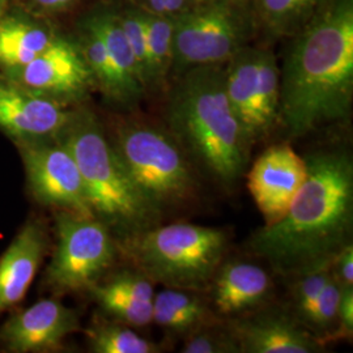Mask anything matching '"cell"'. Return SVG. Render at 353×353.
Instances as JSON below:
<instances>
[{
	"label": "cell",
	"instance_id": "1",
	"mask_svg": "<svg viewBox=\"0 0 353 353\" xmlns=\"http://www.w3.org/2000/svg\"><path fill=\"white\" fill-rule=\"evenodd\" d=\"M279 67V126L290 139L347 121L353 101V0H330L288 38Z\"/></svg>",
	"mask_w": 353,
	"mask_h": 353
},
{
	"label": "cell",
	"instance_id": "2",
	"mask_svg": "<svg viewBox=\"0 0 353 353\" xmlns=\"http://www.w3.org/2000/svg\"><path fill=\"white\" fill-rule=\"evenodd\" d=\"M307 176L285 214L256 229L246 242L280 276L293 278L332 261L351 243L353 164L348 152L321 150L306 157Z\"/></svg>",
	"mask_w": 353,
	"mask_h": 353
},
{
	"label": "cell",
	"instance_id": "3",
	"mask_svg": "<svg viewBox=\"0 0 353 353\" xmlns=\"http://www.w3.org/2000/svg\"><path fill=\"white\" fill-rule=\"evenodd\" d=\"M165 92L166 130L194 166L233 189L248 170L252 143L228 100L224 64L190 68Z\"/></svg>",
	"mask_w": 353,
	"mask_h": 353
},
{
	"label": "cell",
	"instance_id": "4",
	"mask_svg": "<svg viewBox=\"0 0 353 353\" xmlns=\"http://www.w3.org/2000/svg\"><path fill=\"white\" fill-rule=\"evenodd\" d=\"M57 139L72 153L92 212L118 245L160 224L161 217L137 189L101 119L85 103L71 109Z\"/></svg>",
	"mask_w": 353,
	"mask_h": 353
},
{
	"label": "cell",
	"instance_id": "5",
	"mask_svg": "<svg viewBox=\"0 0 353 353\" xmlns=\"http://www.w3.org/2000/svg\"><path fill=\"white\" fill-rule=\"evenodd\" d=\"M109 138L141 196L161 219L196 199L194 165L168 130L122 118Z\"/></svg>",
	"mask_w": 353,
	"mask_h": 353
},
{
	"label": "cell",
	"instance_id": "6",
	"mask_svg": "<svg viewBox=\"0 0 353 353\" xmlns=\"http://www.w3.org/2000/svg\"><path fill=\"white\" fill-rule=\"evenodd\" d=\"M227 248L224 230L190 223L159 224L118 245L153 284L194 292L210 288Z\"/></svg>",
	"mask_w": 353,
	"mask_h": 353
},
{
	"label": "cell",
	"instance_id": "7",
	"mask_svg": "<svg viewBox=\"0 0 353 353\" xmlns=\"http://www.w3.org/2000/svg\"><path fill=\"white\" fill-rule=\"evenodd\" d=\"M258 33L252 0L195 4L173 17L170 80L190 68L228 62Z\"/></svg>",
	"mask_w": 353,
	"mask_h": 353
},
{
	"label": "cell",
	"instance_id": "8",
	"mask_svg": "<svg viewBox=\"0 0 353 353\" xmlns=\"http://www.w3.org/2000/svg\"><path fill=\"white\" fill-rule=\"evenodd\" d=\"M55 248L43 272V287L59 296L88 290L106 275L119 252L118 243L94 216L58 211Z\"/></svg>",
	"mask_w": 353,
	"mask_h": 353
},
{
	"label": "cell",
	"instance_id": "9",
	"mask_svg": "<svg viewBox=\"0 0 353 353\" xmlns=\"http://www.w3.org/2000/svg\"><path fill=\"white\" fill-rule=\"evenodd\" d=\"M228 100L252 144L279 126L280 67L274 51L252 46L224 63Z\"/></svg>",
	"mask_w": 353,
	"mask_h": 353
},
{
	"label": "cell",
	"instance_id": "10",
	"mask_svg": "<svg viewBox=\"0 0 353 353\" xmlns=\"http://www.w3.org/2000/svg\"><path fill=\"white\" fill-rule=\"evenodd\" d=\"M26 170V188L34 202L54 212L94 216L83 176L70 150L59 139L16 144Z\"/></svg>",
	"mask_w": 353,
	"mask_h": 353
},
{
	"label": "cell",
	"instance_id": "11",
	"mask_svg": "<svg viewBox=\"0 0 353 353\" xmlns=\"http://www.w3.org/2000/svg\"><path fill=\"white\" fill-rule=\"evenodd\" d=\"M1 75L32 93L65 106L84 103L94 89L90 71L75 37L62 33L32 62Z\"/></svg>",
	"mask_w": 353,
	"mask_h": 353
},
{
	"label": "cell",
	"instance_id": "12",
	"mask_svg": "<svg viewBox=\"0 0 353 353\" xmlns=\"http://www.w3.org/2000/svg\"><path fill=\"white\" fill-rule=\"evenodd\" d=\"M79 330L75 309L57 297L42 299L26 309H16L1 323L0 347L11 353L52 352Z\"/></svg>",
	"mask_w": 353,
	"mask_h": 353
},
{
	"label": "cell",
	"instance_id": "13",
	"mask_svg": "<svg viewBox=\"0 0 353 353\" xmlns=\"http://www.w3.org/2000/svg\"><path fill=\"white\" fill-rule=\"evenodd\" d=\"M307 176V165L288 141L268 147L248 173V189L263 216L265 225L288 211Z\"/></svg>",
	"mask_w": 353,
	"mask_h": 353
},
{
	"label": "cell",
	"instance_id": "14",
	"mask_svg": "<svg viewBox=\"0 0 353 353\" xmlns=\"http://www.w3.org/2000/svg\"><path fill=\"white\" fill-rule=\"evenodd\" d=\"M72 108L32 93L0 74V132L14 145L55 138Z\"/></svg>",
	"mask_w": 353,
	"mask_h": 353
},
{
	"label": "cell",
	"instance_id": "15",
	"mask_svg": "<svg viewBox=\"0 0 353 353\" xmlns=\"http://www.w3.org/2000/svg\"><path fill=\"white\" fill-rule=\"evenodd\" d=\"M228 325L241 353H318L326 347L284 309H263Z\"/></svg>",
	"mask_w": 353,
	"mask_h": 353
},
{
	"label": "cell",
	"instance_id": "16",
	"mask_svg": "<svg viewBox=\"0 0 353 353\" xmlns=\"http://www.w3.org/2000/svg\"><path fill=\"white\" fill-rule=\"evenodd\" d=\"M49 248L46 221L30 216L0 256V316L26 299Z\"/></svg>",
	"mask_w": 353,
	"mask_h": 353
},
{
	"label": "cell",
	"instance_id": "17",
	"mask_svg": "<svg viewBox=\"0 0 353 353\" xmlns=\"http://www.w3.org/2000/svg\"><path fill=\"white\" fill-rule=\"evenodd\" d=\"M103 314L131 327L152 323L153 283L139 270H121L102 276L88 290Z\"/></svg>",
	"mask_w": 353,
	"mask_h": 353
},
{
	"label": "cell",
	"instance_id": "18",
	"mask_svg": "<svg viewBox=\"0 0 353 353\" xmlns=\"http://www.w3.org/2000/svg\"><path fill=\"white\" fill-rule=\"evenodd\" d=\"M59 34L52 20L11 6L0 17V74L32 62Z\"/></svg>",
	"mask_w": 353,
	"mask_h": 353
},
{
	"label": "cell",
	"instance_id": "19",
	"mask_svg": "<svg viewBox=\"0 0 353 353\" xmlns=\"http://www.w3.org/2000/svg\"><path fill=\"white\" fill-rule=\"evenodd\" d=\"M210 288L216 310L223 316H236L265 303L272 290V280L261 265L228 261L219 265Z\"/></svg>",
	"mask_w": 353,
	"mask_h": 353
},
{
	"label": "cell",
	"instance_id": "20",
	"mask_svg": "<svg viewBox=\"0 0 353 353\" xmlns=\"http://www.w3.org/2000/svg\"><path fill=\"white\" fill-rule=\"evenodd\" d=\"M87 62L94 89L117 109L132 110L141 101L119 75L99 32L84 16L79 20L74 36Z\"/></svg>",
	"mask_w": 353,
	"mask_h": 353
},
{
	"label": "cell",
	"instance_id": "21",
	"mask_svg": "<svg viewBox=\"0 0 353 353\" xmlns=\"http://www.w3.org/2000/svg\"><path fill=\"white\" fill-rule=\"evenodd\" d=\"M199 292L165 288L154 293L152 322L170 336L188 338L196 330L216 322Z\"/></svg>",
	"mask_w": 353,
	"mask_h": 353
},
{
	"label": "cell",
	"instance_id": "22",
	"mask_svg": "<svg viewBox=\"0 0 353 353\" xmlns=\"http://www.w3.org/2000/svg\"><path fill=\"white\" fill-rule=\"evenodd\" d=\"M330 0H252L258 32L271 41L288 39L319 12Z\"/></svg>",
	"mask_w": 353,
	"mask_h": 353
},
{
	"label": "cell",
	"instance_id": "23",
	"mask_svg": "<svg viewBox=\"0 0 353 353\" xmlns=\"http://www.w3.org/2000/svg\"><path fill=\"white\" fill-rule=\"evenodd\" d=\"M139 10L147 45V80L145 90L150 93L165 92L170 83L173 63V17L160 16Z\"/></svg>",
	"mask_w": 353,
	"mask_h": 353
},
{
	"label": "cell",
	"instance_id": "24",
	"mask_svg": "<svg viewBox=\"0 0 353 353\" xmlns=\"http://www.w3.org/2000/svg\"><path fill=\"white\" fill-rule=\"evenodd\" d=\"M90 351L94 353H157L161 348L140 336L131 326L109 316L93 318L87 330Z\"/></svg>",
	"mask_w": 353,
	"mask_h": 353
},
{
	"label": "cell",
	"instance_id": "25",
	"mask_svg": "<svg viewBox=\"0 0 353 353\" xmlns=\"http://www.w3.org/2000/svg\"><path fill=\"white\" fill-rule=\"evenodd\" d=\"M331 278V261L314 265L303 272L294 275L292 299L294 316L305 326L321 292Z\"/></svg>",
	"mask_w": 353,
	"mask_h": 353
},
{
	"label": "cell",
	"instance_id": "26",
	"mask_svg": "<svg viewBox=\"0 0 353 353\" xmlns=\"http://www.w3.org/2000/svg\"><path fill=\"white\" fill-rule=\"evenodd\" d=\"M341 287L331 276L321 292L316 305L305 322L313 335L326 345V341H332L338 326V309L341 301Z\"/></svg>",
	"mask_w": 353,
	"mask_h": 353
},
{
	"label": "cell",
	"instance_id": "27",
	"mask_svg": "<svg viewBox=\"0 0 353 353\" xmlns=\"http://www.w3.org/2000/svg\"><path fill=\"white\" fill-rule=\"evenodd\" d=\"M183 353H241L239 341L229 325L217 322L196 330L188 338L182 348Z\"/></svg>",
	"mask_w": 353,
	"mask_h": 353
},
{
	"label": "cell",
	"instance_id": "28",
	"mask_svg": "<svg viewBox=\"0 0 353 353\" xmlns=\"http://www.w3.org/2000/svg\"><path fill=\"white\" fill-rule=\"evenodd\" d=\"M79 1L80 0H13L12 6L39 17L54 20L74 10Z\"/></svg>",
	"mask_w": 353,
	"mask_h": 353
},
{
	"label": "cell",
	"instance_id": "29",
	"mask_svg": "<svg viewBox=\"0 0 353 353\" xmlns=\"http://www.w3.org/2000/svg\"><path fill=\"white\" fill-rule=\"evenodd\" d=\"M131 4L143 11L166 17H176L195 6L194 0H132Z\"/></svg>",
	"mask_w": 353,
	"mask_h": 353
},
{
	"label": "cell",
	"instance_id": "30",
	"mask_svg": "<svg viewBox=\"0 0 353 353\" xmlns=\"http://www.w3.org/2000/svg\"><path fill=\"white\" fill-rule=\"evenodd\" d=\"M331 276L341 288H353V245H345L331 261Z\"/></svg>",
	"mask_w": 353,
	"mask_h": 353
},
{
	"label": "cell",
	"instance_id": "31",
	"mask_svg": "<svg viewBox=\"0 0 353 353\" xmlns=\"http://www.w3.org/2000/svg\"><path fill=\"white\" fill-rule=\"evenodd\" d=\"M353 334V288H341L338 309V326L332 341L351 339Z\"/></svg>",
	"mask_w": 353,
	"mask_h": 353
},
{
	"label": "cell",
	"instance_id": "32",
	"mask_svg": "<svg viewBox=\"0 0 353 353\" xmlns=\"http://www.w3.org/2000/svg\"><path fill=\"white\" fill-rule=\"evenodd\" d=\"M13 0H0V17L11 8Z\"/></svg>",
	"mask_w": 353,
	"mask_h": 353
},
{
	"label": "cell",
	"instance_id": "33",
	"mask_svg": "<svg viewBox=\"0 0 353 353\" xmlns=\"http://www.w3.org/2000/svg\"><path fill=\"white\" fill-rule=\"evenodd\" d=\"M210 1H216V0H194L195 4H202V3H210Z\"/></svg>",
	"mask_w": 353,
	"mask_h": 353
}]
</instances>
